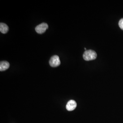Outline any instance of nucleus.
Here are the masks:
<instances>
[{
  "mask_svg": "<svg viewBox=\"0 0 123 123\" xmlns=\"http://www.w3.org/2000/svg\"><path fill=\"white\" fill-rule=\"evenodd\" d=\"M60 64H61V62L60 60L59 57L57 55L53 56L49 60L50 65L53 68L59 66Z\"/></svg>",
  "mask_w": 123,
  "mask_h": 123,
  "instance_id": "obj_2",
  "label": "nucleus"
},
{
  "mask_svg": "<svg viewBox=\"0 0 123 123\" xmlns=\"http://www.w3.org/2000/svg\"><path fill=\"white\" fill-rule=\"evenodd\" d=\"M96 53L92 50H88L84 52L83 54V58L85 61H91L96 58Z\"/></svg>",
  "mask_w": 123,
  "mask_h": 123,
  "instance_id": "obj_1",
  "label": "nucleus"
},
{
  "mask_svg": "<svg viewBox=\"0 0 123 123\" xmlns=\"http://www.w3.org/2000/svg\"><path fill=\"white\" fill-rule=\"evenodd\" d=\"M49 26L46 23H42L36 27L35 30L38 34H43L48 28Z\"/></svg>",
  "mask_w": 123,
  "mask_h": 123,
  "instance_id": "obj_3",
  "label": "nucleus"
},
{
  "mask_svg": "<svg viewBox=\"0 0 123 123\" xmlns=\"http://www.w3.org/2000/svg\"><path fill=\"white\" fill-rule=\"evenodd\" d=\"M77 107V103L74 100H71L68 102L66 105V109L69 111L74 110Z\"/></svg>",
  "mask_w": 123,
  "mask_h": 123,
  "instance_id": "obj_4",
  "label": "nucleus"
},
{
  "mask_svg": "<svg viewBox=\"0 0 123 123\" xmlns=\"http://www.w3.org/2000/svg\"><path fill=\"white\" fill-rule=\"evenodd\" d=\"M9 30V27L8 26L4 23H0V31L1 33L5 34Z\"/></svg>",
  "mask_w": 123,
  "mask_h": 123,
  "instance_id": "obj_6",
  "label": "nucleus"
},
{
  "mask_svg": "<svg viewBox=\"0 0 123 123\" xmlns=\"http://www.w3.org/2000/svg\"><path fill=\"white\" fill-rule=\"evenodd\" d=\"M119 27L123 30V18L120 19L119 22Z\"/></svg>",
  "mask_w": 123,
  "mask_h": 123,
  "instance_id": "obj_7",
  "label": "nucleus"
},
{
  "mask_svg": "<svg viewBox=\"0 0 123 123\" xmlns=\"http://www.w3.org/2000/svg\"><path fill=\"white\" fill-rule=\"evenodd\" d=\"M10 64L8 62L1 61L0 62V71H4L9 68Z\"/></svg>",
  "mask_w": 123,
  "mask_h": 123,
  "instance_id": "obj_5",
  "label": "nucleus"
}]
</instances>
